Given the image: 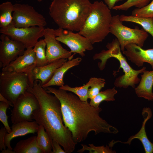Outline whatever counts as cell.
I'll list each match as a JSON object with an SVG mask.
<instances>
[{
  "instance_id": "24",
  "label": "cell",
  "mask_w": 153,
  "mask_h": 153,
  "mask_svg": "<svg viewBox=\"0 0 153 153\" xmlns=\"http://www.w3.org/2000/svg\"><path fill=\"white\" fill-rule=\"evenodd\" d=\"M120 19L122 22H132L140 25L153 38V17H141L122 14L120 16Z\"/></svg>"
},
{
  "instance_id": "38",
  "label": "cell",
  "mask_w": 153,
  "mask_h": 153,
  "mask_svg": "<svg viewBox=\"0 0 153 153\" xmlns=\"http://www.w3.org/2000/svg\"><path fill=\"white\" fill-rule=\"evenodd\" d=\"M37 0L39 2H41L42 1V0Z\"/></svg>"
},
{
  "instance_id": "31",
  "label": "cell",
  "mask_w": 153,
  "mask_h": 153,
  "mask_svg": "<svg viewBox=\"0 0 153 153\" xmlns=\"http://www.w3.org/2000/svg\"><path fill=\"white\" fill-rule=\"evenodd\" d=\"M10 106L6 103L1 101L0 102V121L3 124L8 133H10L12 131L8 123V116L6 114L7 110Z\"/></svg>"
},
{
  "instance_id": "1",
  "label": "cell",
  "mask_w": 153,
  "mask_h": 153,
  "mask_svg": "<svg viewBox=\"0 0 153 153\" xmlns=\"http://www.w3.org/2000/svg\"><path fill=\"white\" fill-rule=\"evenodd\" d=\"M45 89L59 100L64 125L71 132L76 144L85 140L92 131L95 135L101 133L115 134L118 132L116 127L100 116L102 110L100 107H95L88 101H82L75 94L65 90L50 87Z\"/></svg>"
},
{
  "instance_id": "37",
  "label": "cell",
  "mask_w": 153,
  "mask_h": 153,
  "mask_svg": "<svg viewBox=\"0 0 153 153\" xmlns=\"http://www.w3.org/2000/svg\"><path fill=\"white\" fill-rule=\"evenodd\" d=\"M1 153H15L14 151L8 148L7 149L1 151Z\"/></svg>"
},
{
  "instance_id": "12",
  "label": "cell",
  "mask_w": 153,
  "mask_h": 153,
  "mask_svg": "<svg viewBox=\"0 0 153 153\" xmlns=\"http://www.w3.org/2000/svg\"><path fill=\"white\" fill-rule=\"evenodd\" d=\"M0 38V61L3 68L22 55L26 48L21 42L13 40L4 34H1Z\"/></svg>"
},
{
  "instance_id": "25",
  "label": "cell",
  "mask_w": 153,
  "mask_h": 153,
  "mask_svg": "<svg viewBox=\"0 0 153 153\" xmlns=\"http://www.w3.org/2000/svg\"><path fill=\"white\" fill-rule=\"evenodd\" d=\"M14 5L9 1H7L0 5V27H5L12 21V13L13 12Z\"/></svg>"
},
{
  "instance_id": "34",
  "label": "cell",
  "mask_w": 153,
  "mask_h": 153,
  "mask_svg": "<svg viewBox=\"0 0 153 153\" xmlns=\"http://www.w3.org/2000/svg\"><path fill=\"white\" fill-rule=\"evenodd\" d=\"M52 149L51 153H66V152L62 149L60 145L57 141L52 140Z\"/></svg>"
},
{
  "instance_id": "8",
  "label": "cell",
  "mask_w": 153,
  "mask_h": 153,
  "mask_svg": "<svg viewBox=\"0 0 153 153\" xmlns=\"http://www.w3.org/2000/svg\"><path fill=\"white\" fill-rule=\"evenodd\" d=\"M12 22L17 28L33 26L44 27L47 23L44 17L27 4L15 3L13 5Z\"/></svg>"
},
{
  "instance_id": "15",
  "label": "cell",
  "mask_w": 153,
  "mask_h": 153,
  "mask_svg": "<svg viewBox=\"0 0 153 153\" xmlns=\"http://www.w3.org/2000/svg\"><path fill=\"white\" fill-rule=\"evenodd\" d=\"M122 53L138 67L143 66L146 62L150 64L153 69V48L145 50L135 44L131 43L126 46Z\"/></svg>"
},
{
  "instance_id": "5",
  "label": "cell",
  "mask_w": 153,
  "mask_h": 153,
  "mask_svg": "<svg viewBox=\"0 0 153 153\" xmlns=\"http://www.w3.org/2000/svg\"><path fill=\"white\" fill-rule=\"evenodd\" d=\"M110 9L102 1L92 4L90 12L78 33L92 44L102 42L110 33Z\"/></svg>"
},
{
  "instance_id": "35",
  "label": "cell",
  "mask_w": 153,
  "mask_h": 153,
  "mask_svg": "<svg viewBox=\"0 0 153 153\" xmlns=\"http://www.w3.org/2000/svg\"><path fill=\"white\" fill-rule=\"evenodd\" d=\"M123 0H104L105 4L107 5L108 8L110 10L112 9L115 6L116 3L119 1H123Z\"/></svg>"
},
{
  "instance_id": "19",
  "label": "cell",
  "mask_w": 153,
  "mask_h": 153,
  "mask_svg": "<svg viewBox=\"0 0 153 153\" xmlns=\"http://www.w3.org/2000/svg\"><path fill=\"white\" fill-rule=\"evenodd\" d=\"M143 73L139 85L135 88V93L138 97L153 101V70H145Z\"/></svg>"
},
{
  "instance_id": "11",
  "label": "cell",
  "mask_w": 153,
  "mask_h": 153,
  "mask_svg": "<svg viewBox=\"0 0 153 153\" xmlns=\"http://www.w3.org/2000/svg\"><path fill=\"white\" fill-rule=\"evenodd\" d=\"M54 34L56 40L67 46L72 53H77L84 57L86 50H91L93 49V44L78 33H75L59 28L54 29Z\"/></svg>"
},
{
  "instance_id": "7",
  "label": "cell",
  "mask_w": 153,
  "mask_h": 153,
  "mask_svg": "<svg viewBox=\"0 0 153 153\" xmlns=\"http://www.w3.org/2000/svg\"><path fill=\"white\" fill-rule=\"evenodd\" d=\"M118 15L112 16L110 24V33L114 35L120 44L122 52L126 46L130 44H135L142 48L148 36V35L143 28L138 27L135 29L128 27L123 24Z\"/></svg>"
},
{
  "instance_id": "28",
  "label": "cell",
  "mask_w": 153,
  "mask_h": 153,
  "mask_svg": "<svg viewBox=\"0 0 153 153\" xmlns=\"http://www.w3.org/2000/svg\"><path fill=\"white\" fill-rule=\"evenodd\" d=\"M151 0H127L123 3L115 6L112 8L116 10L127 11L131 7L134 6L141 8L146 6Z\"/></svg>"
},
{
  "instance_id": "29",
  "label": "cell",
  "mask_w": 153,
  "mask_h": 153,
  "mask_svg": "<svg viewBox=\"0 0 153 153\" xmlns=\"http://www.w3.org/2000/svg\"><path fill=\"white\" fill-rule=\"evenodd\" d=\"M81 149L77 151L78 152L81 153L87 150L89 153H115L114 150L112 149V148L106 145V146L103 145L101 146H95L93 144H89V146L86 145L82 144Z\"/></svg>"
},
{
  "instance_id": "30",
  "label": "cell",
  "mask_w": 153,
  "mask_h": 153,
  "mask_svg": "<svg viewBox=\"0 0 153 153\" xmlns=\"http://www.w3.org/2000/svg\"><path fill=\"white\" fill-rule=\"evenodd\" d=\"M131 15L141 17H153V0L144 7L133 10Z\"/></svg>"
},
{
  "instance_id": "18",
  "label": "cell",
  "mask_w": 153,
  "mask_h": 153,
  "mask_svg": "<svg viewBox=\"0 0 153 153\" xmlns=\"http://www.w3.org/2000/svg\"><path fill=\"white\" fill-rule=\"evenodd\" d=\"M142 115L144 118L141 128L139 132L134 135L130 137L126 142H122L120 141L112 140V142L114 145L117 142L130 145L133 139L139 140L142 143L146 153H152L153 152V143H151L148 139L145 131V126L146 122L152 116V113L150 108H144L142 112Z\"/></svg>"
},
{
  "instance_id": "13",
  "label": "cell",
  "mask_w": 153,
  "mask_h": 153,
  "mask_svg": "<svg viewBox=\"0 0 153 153\" xmlns=\"http://www.w3.org/2000/svg\"><path fill=\"white\" fill-rule=\"evenodd\" d=\"M43 37L46 44V56L48 63L61 59H73L75 53L72 55L70 51L62 46L56 39L54 29L45 28Z\"/></svg>"
},
{
  "instance_id": "33",
  "label": "cell",
  "mask_w": 153,
  "mask_h": 153,
  "mask_svg": "<svg viewBox=\"0 0 153 153\" xmlns=\"http://www.w3.org/2000/svg\"><path fill=\"white\" fill-rule=\"evenodd\" d=\"M7 131L5 127H2L0 129V150L6 149L5 143V138Z\"/></svg>"
},
{
  "instance_id": "22",
  "label": "cell",
  "mask_w": 153,
  "mask_h": 153,
  "mask_svg": "<svg viewBox=\"0 0 153 153\" xmlns=\"http://www.w3.org/2000/svg\"><path fill=\"white\" fill-rule=\"evenodd\" d=\"M37 136H32L18 141L14 147L15 153H42L37 142Z\"/></svg>"
},
{
  "instance_id": "17",
  "label": "cell",
  "mask_w": 153,
  "mask_h": 153,
  "mask_svg": "<svg viewBox=\"0 0 153 153\" xmlns=\"http://www.w3.org/2000/svg\"><path fill=\"white\" fill-rule=\"evenodd\" d=\"M35 121H24L12 124L11 131L7 133L5 138V146L8 148L12 150L10 145L11 140L14 138L24 136L29 133L37 132L39 126Z\"/></svg>"
},
{
  "instance_id": "21",
  "label": "cell",
  "mask_w": 153,
  "mask_h": 153,
  "mask_svg": "<svg viewBox=\"0 0 153 153\" xmlns=\"http://www.w3.org/2000/svg\"><path fill=\"white\" fill-rule=\"evenodd\" d=\"M105 80L101 78L91 77L88 82L83 86L73 87L66 84L60 87L59 88L71 92L78 96L81 101H87L88 99V91L90 87L95 84Z\"/></svg>"
},
{
  "instance_id": "10",
  "label": "cell",
  "mask_w": 153,
  "mask_h": 153,
  "mask_svg": "<svg viewBox=\"0 0 153 153\" xmlns=\"http://www.w3.org/2000/svg\"><path fill=\"white\" fill-rule=\"evenodd\" d=\"M45 28L42 26L17 28L12 21L7 27L1 28L0 32L11 39L23 43L26 48H33L40 38L44 36Z\"/></svg>"
},
{
  "instance_id": "20",
  "label": "cell",
  "mask_w": 153,
  "mask_h": 153,
  "mask_svg": "<svg viewBox=\"0 0 153 153\" xmlns=\"http://www.w3.org/2000/svg\"><path fill=\"white\" fill-rule=\"evenodd\" d=\"M82 60L81 58L78 57L67 61L56 70L51 79L47 83L42 86V87L45 88L51 86L60 87L64 85L63 80L64 75L71 68L78 65Z\"/></svg>"
},
{
  "instance_id": "3",
  "label": "cell",
  "mask_w": 153,
  "mask_h": 153,
  "mask_svg": "<svg viewBox=\"0 0 153 153\" xmlns=\"http://www.w3.org/2000/svg\"><path fill=\"white\" fill-rule=\"evenodd\" d=\"M92 4L89 0H53L49 13L59 28L79 31L90 12Z\"/></svg>"
},
{
  "instance_id": "6",
  "label": "cell",
  "mask_w": 153,
  "mask_h": 153,
  "mask_svg": "<svg viewBox=\"0 0 153 153\" xmlns=\"http://www.w3.org/2000/svg\"><path fill=\"white\" fill-rule=\"evenodd\" d=\"M30 84L26 73L3 71L0 74V94L13 104L19 96L25 94Z\"/></svg>"
},
{
  "instance_id": "27",
  "label": "cell",
  "mask_w": 153,
  "mask_h": 153,
  "mask_svg": "<svg viewBox=\"0 0 153 153\" xmlns=\"http://www.w3.org/2000/svg\"><path fill=\"white\" fill-rule=\"evenodd\" d=\"M117 93L115 87L100 92L94 97L90 99V104L95 107H99L100 103L103 101L108 102L115 100L114 96Z\"/></svg>"
},
{
  "instance_id": "23",
  "label": "cell",
  "mask_w": 153,
  "mask_h": 153,
  "mask_svg": "<svg viewBox=\"0 0 153 153\" xmlns=\"http://www.w3.org/2000/svg\"><path fill=\"white\" fill-rule=\"evenodd\" d=\"M37 142L42 153H51L52 150V139L44 127L39 125L37 130Z\"/></svg>"
},
{
  "instance_id": "16",
  "label": "cell",
  "mask_w": 153,
  "mask_h": 153,
  "mask_svg": "<svg viewBox=\"0 0 153 153\" xmlns=\"http://www.w3.org/2000/svg\"><path fill=\"white\" fill-rule=\"evenodd\" d=\"M67 60V59H61L43 66L35 67L31 72L27 74L30 86L36 80H40L42 86L47 83L53 77L56 70Z\"/></svg>"
},
{
  "instance_id": "9",
  "label": "cell",
  "mask_w": 153,
  "mask_h": 153,
  "mask_svg": "<svg viewBox=\"0 0 153 153\" xmlns=\"http://www.w3.org/2000/svg\"><path fill=\"white\" fill-rule=\"evenodd\" d=\"M13 105L11 119L12 124L32 121L33 112L40 108L39 102L36 97L28 91L20 95Z\"/></svg>"
},
{
  "instance_id": "14",
  "label": "cell",
  "mask_w": 153,
  "mask_h": 153,
  "mask_svg": "<svg viewBox=\"0 0 153 153\" xmlns=\"http://www.w3.org/2000/svg\"><path fill=\"white\" fill-rule=\"evenodd\" d=\"M36 66L35 53L33 48H26L24 52L8 65L2 68V71L18 73L31 72Z\"/></svg>"
},
{
  "instance_id": "26",
  "label": "cell",
  "mask_w": 153,
  "mask_h": 153,
  "mask_svg": "<svg viewBox=\"0 0 153 153\" xmlns=\"http://www.w3.org/2000/svg\"><path fill=\"white\" fill-rule=\"evenodd\" d=\"M46 42L44 39L38 41L33 48L35 53L36 66L40 67L47 65L48 63L46 56Z\"/></svg>"
},
{
  "instance_id": "4",
  "label": "cell",
  "mask_w": 153,
  "mask_h": 153,
  "mask_svg": "<svg viewBox=\"0 0 153 153\" xmlns=\"http://www.w3.org/2000/svg\"><path fill=\"white\" fill-rule=\"evenodd\" d=\"M107 49L103 50L99 53L95 54L93 57L94 60L99 59L98 66L100 71L105 68L107 60L111 58H114L119 62V69L122 68L124 75L117 78L114 82L115 86L120 88H127L129 86L133 88H135V84L139 83L141 79L138 75L143 73L146 67H143L139 70L133 69L127 62L126 59L122 54L119 42L117 38L113 39L110 43H108L106 45Z\"/></svg>"
},
{
  "instance_id": "32",
  "label": "cell",
  "mask_w": 153,
  "mask_h": 153,
  "mask_svg": "<svg viewBox=\"0 0 153 153\" xmlns=\"http://www.w3.org/2000/svg\"><path fill=\"white\" fill-rule=\"evenodd\" d=\"M105 84V80L92 85L88 90V99H90L96 96L99 92L104 87Z\"/></svg>"
},
{
  "instance_id": "36",
  "label": "cell",
  "mask_w": 153,
  "mask_h": 153,
  "mask_svg": "<svg viewBox=\"0 0 153 153\" xmlns=\"http://www.w3.org/2000/svg\"><path fill=\"white\" fill-rule=\"evenodd\" d=\"M0 101L8 104L11 107H13V106L12 103L10 101L5 98L1 94H0Z\"/></svg>"
},
{
  "instance_id": "39",
  "label": "cell",
  "mask_w": 153,
  "mask_h": 153,
  "mask_svg": "<svg viewBox=\"0 0 153 153\" xmlns=\"http://www.w3.org/2000/svg\"></svg>"
},
{
  "instance_id": "2",
  "label": "cell",
  "mask_w": 153,
  "mask_h": 153,
  "mask_svg": "<svg viewBox=\"0 0 153 153\" xmlns=\"http://www.w3.org/2000/svg\"><path fill=\"white\" fill-rule=\"evenodd\" d=\"M27 91L33 94L38 100L40 108L34 111L32 118L42 126L51 139L57 141L67 153L73 152L76 144L70 130L63 124L61 105L58 98L48 93L39 80L34 81Z\"/></svg>"
}]
</instances>
